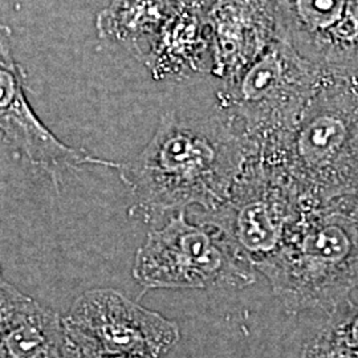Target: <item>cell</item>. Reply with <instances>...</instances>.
Masks as SVG:
<instances>
[{
    "instance_id": "obj_15",
    "label": "cell",
    "mask_w": 358,
    "mask_h": 358,
    "mask_svg": "<svg viewBox=\"0 0 358 358\" xmlns=\"http://www.w3.org/2000/svg\"><path fill=\"white\" fill-rule=\"evenodd\" d=\"M36 306V301L22 294L3 279L0 280V340L15 328Z\"/></svg>"
},
{
    "instance_id": "obj_17",
    "label": "cell",
    "mask_w": 358,
    "mask_h": 358,
    "mask_svg": "<svg viewBox=\"0 0 358 358\" xmlns=\"http://www.w3.org/2000/svg\"><path fill=\"white\" fill-rule=\"evenodd\" d=\"M355 199H356V203H357L358 207V195H355Z\"/></svg>"
},
{
    "instance_id": "obj_16",
    "label": "cell",
    "mask_w": 358,
    "mask_h": 358,
    "mask_svg": "<svg viewBox=\"0 0 358 358\" xmlns=\"http://www.w3.org/2000/svg\"><path fill=\"white\" fill-rule=\"evenodd\" d=\"M99 358H138V357H130V356H101Z\"/></svg>"
},
{
    "instance_id": "obj_3",
    "label": "cell",
    "mask_w": 358,
    "mask_h": 358,
    "mask_svg": "<svg viewBox=\"0 0 358 358\" xmlns=\"http://www.w3.org/2000/svg\"><path fill=\"white\" fill-rule=\"evenodd\" d=\"M301 202L320 206L358 195V80L321 73L294 129L271 153Z\"/></svg>"
},
{
    "instance_id": "obj_8",
    "label": "cell",
    "mask_w": 358,
    "mask_h": 358,
    "mask_svg": "<svg viewBox=\"0 0 358 358\" xmlns=\"http://www.w3.org/2000/svg\"><path fill=\"white\" fill-rule=\"evenodd\" d=\"M282 38L322 72L358 80V0H272Z\"/></svg>"
},
{
    "instance_id": "obj_10",
    "label": "cell",
    "mask_w": 358,
    "mask_h": 358,
    "mask_svg": "<svg viewBox=\"0 0 358 358\" xmlns=\"http://www.w3.org/2000/svg\"><path fill=\"white\" fill-rule=\"evenodd\" d=\"M7 31L0 26V130L34 164L47 170L81 164L115 166V164L94 159L65 146L38 121L23 94L20 75L7 41Z\"/></svg>"
},
{
    "instance_id": "obj_5",
    "label": "cell",
    "mask_w": 358,
    "mask_h": 358,
    "mask_svg": "<svg viewBox=\"0 0 358 358\" xmlns=\"http://www.w3.org/2000/svg\"><path fill=\"white\" fill-rule=\"evenodd\" d=\"M133 276L145 291L244 288L256 280L255 268L217 229L192 224L186 211L148 234L136 252Z\"/></svg>"
},
{
    "instance_id": "obj_11",
    "label": "cell",
    "mask_w": 358,
    "mask_h": 358,
    "mask_svg": "<svg viewBox=\"0 0 358 358\" xmlns=\"http://www.w3.org/2000/svg\"><path fill=\"white\" fill-rule=\"evenodd\" d=\"M158 76L192 77L213 68V31L208 10L183 3L146 57Z\"/></svg>"
},
{
    "instance_id": "obj_12",
    "label": "cell",
    "mask_w": 358,
    "mask_h": 358,
    "mask_svg": "<svg viewBox=\"0 0 358 358\" xmlns=\"http://www.w3.org/2000/svg\"><path fill=\"white\" fill-rule=\"evenodd\" d=\"M0 358H80L63 317L36 303L34 309L0 340Z\"/></svg>"
},
{
    "instance_id": "obj_2",
    "label": "cell",
    "mask_w": 358,
    "mask_h": 358,
    "mask_svg": "<svg viewBox=\"0 0 358 358\" xmlns=\"http://www.w3.org/2000/svg\"><path fill=\"white\" fill-rule=\"evenodd\" d=\"M289 313L331 315L358 287L355 195L306 206L280 248L256 267Z\"/></svg>"
},
{
    "instance_id": "obj_13",
    "label": "cell",
    "mask_w": 358,
    "mask_h": 358,
    "mask_svg": "<svg viewBox=\"0 0 358 358\" xmlns=\"http://www.w3.org/2000/svg\"><path fill=\"white\" fill-rule=\"evenodd\" d=\"M182 0H117L112 19H117L113 32L124 43L134 45L138 56L148 47L152 51L169 20L182 7Z\"/></svg>"
},
{
    "instance_id": "obj_14",
    "label": "cell",
    "mask_w": 358,
    "mask_h": 358,
    "mask_svg": "<svg viewBox=\"0 0 358 358\" xmlns=\"http://www.w3.org/2000/svg\"><path fill=\"white\" fill-rule=\"evenodd\" d=\"M300 358H358V303L348 300L333 310Z\"/></svg>"
},
{
    "instance_id": "obj_6",
    "label": "cell",
    "mask_w": 358,
    "mask_h": 358,
    "mask_svg": "<svg viewBox=\"0 0 358 358\" xmlns=\"http://www.w3.org/2000/svg\"><path fill=\"white\" fill-rule=\"evenodd\" d=\"M306 206L278 167L248 155L226 199L201 223L217 229L256 269L280 248Z\"/></svg>"
},
{
    "instance_id": "obj_9",
    "label": "cell",
    "mask_w": 358,
    "mask_h": 358,
    "mask_svg": "<svg viewBox=\"0 0 358 358\" xmlns=\"http://www.w3.org/2000/svg\"><path fill=\"white\" fill-rule=\"evenodd\" d=\"M213 75L229 84L282 38L272 0H215L208 8Z\"/></svg>"
},
{
    "instance_id": "obj_1",
    "label": "cell",
    "mask_w": 358,
    "mask_h": 358,
    "mask_svg": "<svg viewBox=\"0 0 358 358\" xmlns=\"http://www.w3.org/2000/svg\"><path fill=\"white\" fill-rule=\"evenodd\" d=\"M248 155L245 138L222 112L206 118L169 112L141 153L118 169L142 214L162 217L194 205L214 210L229 195Z\"/></svg>"
},
{
    "instance_id": "obj_4",
    "label": "cell",
    "mask_w": 358,
    "mask_h": 358,
    "mask_svg": "<svg viewBox=\"0 0 358 358\" xmlns=\"http://www.w3.org/2000/svg\"><path fill=\"white\" fill-rule=\"evenodd\" d=\"M321 73L279 38L241 76L223 85L217 94L220 112L242 133L250 155L271 153L280 145L316 90Z\"/></svg>"
},
{
    "instance_id": "obj_7",
    "label": "cell",
    "mask_w": 358,
    "mask_h": 358,
    "mask_svg": "<svg viewBox=\"0 0 358 358\" xmlns=\"http://www.w3.org/2000/svg\"><path fill=\"white\" fill-rule=\"evenodd\" d=\"M63 321L80 358H162L180 338L177 322L108 288L81 294Z\"/></svg>"
}]
</instances>
